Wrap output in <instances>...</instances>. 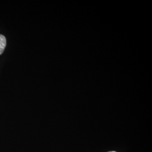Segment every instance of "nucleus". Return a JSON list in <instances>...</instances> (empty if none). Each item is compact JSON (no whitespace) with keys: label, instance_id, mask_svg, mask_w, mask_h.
I'll use <instances>...</instances> for the list:
<instances>
[{"label":"nucleus","instance_id":"f257e3e1","mask_svg":"<svg viewBox=\"0 0 152 152\" xmlns=\"http://www.w3.org/2000/svg\"><path fill=\"white\" fill-rule=\"evenodd\" d=\"M6 46V39L5 37L2 35H0V55L3 53Z\"/></svg>","mask_w":152,"mask_h":152},{"label":"nucleus","instance_id":"f03ea898","mask_svg":"<svg viewBox=\"0 0 152 152\" xmlns=\"http://www.w3.org/2000/svg\"><path fill=\"white\" fill-rule=\"evenodd\" d=\"M115 152V151H109V152Z\"/></svg>","mask_w":152,"mask_h":152}]
</instances>
